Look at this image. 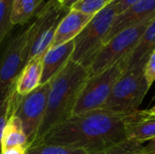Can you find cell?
<instances>
[{
	"label": "cell",
	"instance_id": "7c38bea8",
	"mask_svg": "<svg viewBox=\"0 0 155 154\" xmlns=\"http://www.w3.org/2000/svg\"><path fill=\"white\" fill-rule=\"evenodd\" d=\"M74 49V40L49 48L43 55L42 77L40 84L51 82L71 60Z\"/></svg>",
	"mask_w": 155,
	"mask_h": 154
},
{
	"label": "cell",
	"instance_id": "7402d4cb",
	"mask_svg": "<svg viewBox=\"0 0 155 154\" xmlns=\"http://www.w3.org/2000/svg\"><path fill=\"white\" fill-rule=\"evenodd\" d=\"M15 95H16V93L15 90L10 95H8L2 101H0V154H2L1 153V140H2L3 132L10 115L13 113Z\"/></svg>",
	"mask_w": 155,
	"mask_h": 154
},
{
	"label": "cell",
	"instance_id": "cb8c5ba5",
	"mask_svg": "<svg viewBox=\"0 0 155 154\" xmlns=\"http://www.w3.org/2000/svg\"><path fill=\"white\" fill-rule=\"evenodd\" d=\"M139 1L140 0H114L113 3L115 6L116 14L119 15Z\"/></svg>",
	"mask_w": 155,
	"mask_h": 154
},
{
	"label": "cell",
	"instance_id": "ba28073f",
	"mask_svg": "<svg viewBox=\"0 0 155 154\" xmlns=\"http://www.w3.org/2000/svg\"><path fill=\"white\" fill-rule=\"evenodd\" d=\"M51 82L40 84L31 93L25 95L16 93L13 113L21 121L24 133L27 138L28 149L33 144L36 133L42 123Z\"/></svg>",
	"mask_w": 155,
	"mask_h": 154
},
{
	"label": "cell",
	"instance_id": "e0dca14e",
	"mask_svg": "<svg viewBox=\"0 0 155 154\" xmlns=\"http://www.w3.org/2000/svg\"><path fill=\"white\" fill-rule=\"evenodd\" d=\"M45 0H14L10 15V22L13 26L27 23L43 4Z\"/></svg>",
	"mask_w": 155,
	"mask_h": 154
},
{
	"label": "cell",
	"instance_id": "30bf717a",
	"mask_svg": "<svg viewBox=\"0 0 155 154\" xmlns=\"http://www.w3.org/2000/svg\"><path fill=\"white\" fill-rule=\"evenodd\" d=\"M127 140L138 143L155 139V107L137 110L125 117Z\"/></svg>",
	"mask_w": 155,
	"mask_h": 154
},
{
	"label": "cell",
	"instance_id": "7a4b0ae2",
	"mask_svg": "<svg viewBox=\"0 0 155 154\" xmlns=\"http://www.w3.org/2000/svg\"><path fill=\"white\" fill-rule=\"evenodd\" d=\"M89 76L88 68L70 60L51 81L45 113L30 148L40 144L51 130L72 116L79 93Z\"/></svg>",
	"mask_w": 155,
	"mask_h": 154
},
{
	"label": "cell",
	"instance_id": "603a6c76",
	"mask_svg": "<svg viewBox=\"0 0 155 154\" xmlns=\"http://www.w3.org/2000/svg\"><path fill=\"white\" fill-rule=\"evenodd\" d=\"M144 74L148 82V84L151 87L155 81V49L145 65Z\"/></svg>",
	"mask_w": 155,
	"mask_h": 154
},
{
	"label": "cell",
	"instance_id": "6da1fadb",
	"mask_svg": "<svg viewBox=\"0 0 155 154\" xmlns=\"http://www.w3.org/2000/svg\"><path fill=\"white\" fill-rule=\"evenodd\" d=\"M102 109L74 115L51 130L41 143L97 152L127 140L125 117Z\"/></svg>",
	"mask_w": 155,
	"mask_h": 154
},
{
	"label": "cell",
	"instance_id": "44dd1931",
	"mask_svg": "<svg viewBox=\"0 0 155 154\" xmlns=\"http://www.w3.org/2000/svg\"><path fill=\"white\" fill-rule=\"evenodd\" d=\"M142 143L126 140L105 150L90 154H141Z\"/></svg>",
	"mask_w": 155,
	"mask_h": 154
},
{
	"label": "cell",
	"instance_id": "4316f807",
	"mask_svg": "<svg viewBox=\"0 0 155 154\" xmlns=\"http://www.w3.org/2000/svg\"><path fill=\"white\" fill-rule=\"evenodd\" d=\"M78 1H80V0H66V2L64 3V5H63L64 7H65L66 9H68V10H70Z\"/></svg>",
	"mask_w": 155,
	"mask_h": 154
},
{
	"label": "cell",
	"instance_id": "9a60e30c",
	"mask_svg": "<svg viewBox=\"0 0 155 154\" xmlns=\"http://www.w3.org/2000/svg\"><path fill=\"white\" fill-rule=\"evenodd\" d=\"M43 56L36 57L29 61L18 76L15 90L18 95H25L40 85L42 77Z\"/></svg>",
	"mask_w": 155,
	"mask_h": 154
},
{
	"label": "cell",
	"instance_id": "8fae6325",
	"mask_svg": "<svg viewBox=\"0 0 155 154\" xmlns=\"http://www.w3.org/2000/svg\"><path fill=\"white\" fill-rule=\"evenodd\" d=\"M153 16H155V0H140L123 13L116 15L106 42L123 30Z\"/></svg>",
	"mask_w": 155,
	"mask_h": 154
},
{
	"label": "cell",
	"instance_id": "ffe728a7",
	"mask_svg": "<svg viewBox=\"0 0 155 154\" xmlns=\"http://www.w3.org/2000/svg\"><path fill=\"white\" fill-rule=\"evenodd\" d=\"M113 1L114 0H80L71 9H74L85 15L94 16Z\"/></svg>",
	"mask_w": 155,
	"mask_h": 154
},
{
	"label": "cell",
	"instance_id": "4fadbf2b",
	"mask_svg": "<svg viewBox=\"0 0 155 154\" xmlns=\"http://www.w3.org/2000/svg\"><path fill=\"white\" fill-rule=\"evenodd\" d=\"M155 49V17L143 32L134 50L123 60L124 72L145 68Z\"/></svg>",
	"mask_w": 155,
	"mask_h": 154
},
{
	"label": "cell",
	"instance_id": "277c9868",
	"mask_svg": "<svg viewBox=\"0 0 155 154\" xmlns=\"http://www.w3.org/2000/svg\"><path fill=\"white\" fill-rule=\"evenodd\" d=\"M116 15L113 2L95 14L74 39V49L71 60L88 68L96 54L105 44Z\"/></svg>",
	"mask_w": 155,
	"mask_h": 154
},
{
	"label": "cell",
	"instance_id": "ac0fdd59",
	"mask_svg": "<svg viewBox=\"0 0 155 154\" xmlns=\"http://www.w3.org/2000/svg\"><path fill=\"white\" fill-rule=\"evenodd\" d=\"M26 154H88V152L82 149L68 146L41 143L29 148Z\"/></svg>",
	"mask_w": 155,
	"mask_h": 154
},
{
	"label": "cell",
	"instance_id": "d6986e66",
	"mask_svg": "<svg viewBox=\"0 0 155 154\" xmlns=\"http://www.w3.org/2000/svg\"><path fill=\"white\" fill-rule=\"evenodd\" d=\"M14 0H0V44L14 27L10 22Z\"/></svg>",
	"mask_w": 155,
	"mask_h": 154
},
{
	"label": "cell",
	"instance_id": "8992f818",
	"mask_svg": "<svg viewBox=\"0 0 155 154\" xmlns=\"http://www.w3.org/2000/svg\"><path fill=\"white\" fill-rule=\"evenodd\" d=\"M154 17H150L136 25L123 30L106 42L88 67L89 74H96L127 57Z\"/></svg>",
	"mask_w": 155,
	"mask_h": 154
},
{
	"label": "cell",
	"instance_id": "d4e9b609",
	"mask_svg": "<svg viewBox=\"0 0 155 154\" xmlns=\"http://www.w3.org/2000/svg\"><path fill=\"white\" fill-rule=\"evenodd\" d=\"M28 150V147L24 145V146H16L13 147L10 149L5 150L2 154H26V152Z\"/></svg>",
	"mask_w": 155,
	"mask_h": 154
},
{
	"label": "cell",
	"instance_id": "2e32d148",
	"mask_svg": "<svg viewBox=\"0 0 155 154\" xmlns=\"http://www.w3.org/2000/svg\"><path fill=\"white\" fill-rule=\"evenodd\" d=\"M27 146V138L24 133L21 121L12 113L3 132L1 140V153L16 146Z\"/></svg>",
	"mask_w": 155,
	"mask_h": 154
},
{
	"label": "cell",
	"instance_id": "9c48e42d",
	"mask_svg": "<svg viewBox=\"0 0 155 154\" xmlns=\"http://www.w3.org/2000/svg\"><path fill=\"white\" fill-rule=\"evenodd\" d=\"M68 11L56 0H49L36 14L37 29L30 48L28 62L43 56L50 48L57 27Z\"/></svg>",
	"mask_w": 155,
	"mask_h": 154
},
{
	"label": "cell",
	"instance_id": "3957f363",
	"mask_svg": "<svg viewBox=\"0 0 155 154\" xmlns=\"http://www.w3.org/2000/svg\"><path fill=\"white\" fill-rule=\"evenodd\" d=\"M37 29L36 17L10 40L0 57V101L15 91V82L28 63L32 43Z\"/></svg>",
	"mask_w": 155,
	"mask_h": 154
},
{
	"label": "cell",
	"instance_id": "484cf974",
	"mask_svg": "<svg viewBox=\"0 0 155 154\" xmlns=\"http://www.w3.org/2000/svg\"><path fill=\"white\" fill-rule=\"evenodd\" d=\"M141 154H155V139L149 141L146 146L142 147Z\"/></svg>",
	"mask_w": 155,
	"mask_h": 154
},
{
	"label": "cell",
	"instance_id": "5bb4252c",
	"mask_svg": "<svg viewBox=\"0 0 155 154\" xmlns=\"http://www.w3.org/2000/svg\"><path fill=\"white\" fill-rule=\"evenodd\" d=\"M92 17V15H85L80 11L70 9L61 20L50 48L74 40L82 32Z\"/></svg>",
	"mask_w": 155,
	"mask_h": 154
},
{
	"label": "cell",
	"instance_id": "52a82bcc",
	"mask_svg": "<svg viewBox=\"0 0 155 154\" xmlns=\"http://www.w3.org/2000/svg\"><path fill=\"white\" fill-rule=\"evenodd\" d=\"M124 73L122 60L96 74L90 75L79 93L72 116L101 109L108 99L114 84Z\"/></svg>",
	"mask_w": 155,
	"mask_h": 154
},
{
	"label": "cell",
	"instance_id": "5b68a950",
	"mask_svg": "<svg viewBox=\"0 0 155 154\" xmlns=\"http://www.w3.org/2000/svg\"><path fill=\"white\" fill-rule=\"evenodd\" d=\"M150 88L143 68L126 71L114 84L101 109L118 114L131 113L139 110Z\"/></svg>",
	"mask_w": 155,
	"mask_h": 154
},
{
	"label": "cell",
	"instance_id": "83f0119b",
	"mask_svg": "<svg viewBox=\"0 0 155 154\" xmlns=\"http://www.w3.org/2000/svg\"><path fill=\"white\" fill-rule=\"evenodd\" d=\"M56 1H57L61 5H64V3L66 2V0H56Z\"/></svg>",
	"mask_w": 155,
	"mask_h": 154
}]
</instances>
